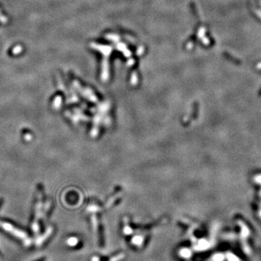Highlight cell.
<instances>
[{"mask_svg":"<svg viewBox=\"0 0 261 261\" xmlns=\"http://www.w3.org/2000/svg\"><path fill=\"white\" fill-rule=\"evenodd\" d=\"M190 255V251L189 249H181L180 250V256L183 257L184 258H186L188 257Z\"/></svg>","mask_w":261,"mask_h":261,"instance_id":"cell-1","label":"cell"}]
</instances>
